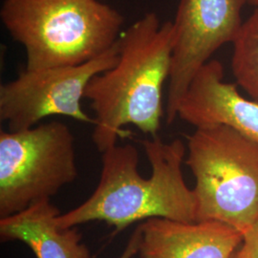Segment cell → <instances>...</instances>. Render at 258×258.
Masks as SVG:
<instances>
[{"mask_svg":"<svg viewBox=\"0 0 258 258\" xmlns=\"http://www.w3.org/2000/svg\"><path fill=\"white\" fill-rule=\"evenodd\" d=\"M152 168L150 178L139 173V153L131 145L114 146L102 152V173L92 195L74 210L60 213L56 225L75 228L87 222L103 221L115 233L135 222L150 218L196 222L197 200L184 182L182 165L185 146L176 139L159 137L142 142Z\"/></svg>","mask_w":258,"mask_h":258,"instance_id":"obj_1","label":"cell"},{"mask_svg":"<svg viewBox=\"0 0 258 258\" xmlns=\"http://www.w3.org/2000/svg\"><path fill=\"white\" fill-rule=\"evenodd\" d=\"M116 64L93 77L84 93L95 112L93 143L100 152L117 145L124 125L158 137L164 116L163 86L169 79L173 24L147 13L119 37Z\"/></svg>","mask_w":258,"mask_h":258,"instance_id":"obj_2","label":"cell"},{"mask_svg":"<svg viewBox=\"0 0 258 258\" xmlns=\"http://www.w3.org/2000/svg\"><path fill=\"white\" fill-rule=\"evenodd\" d=\"M0 18L24 47L28 70L92 60L118 41L124 21L100 0H4Z\"/></svg>","mask_w":258,"mask_h":258,"instance_id":"obj_3","label":"cell"},{"mask_svg":"<svg viewBox=\"0 0 258 258\" xmlns=\"http://www.w3.org/2000/svg\"><path fill=\"white\" fill-rule=\"evenodd\" d=\"M186 139L196 222H222L244 236L258 221L257 143L224 124L195 128Z\"/></svg>","mask_w":258,"mask_h":258,"instance_id":"obj_4","label":"cell"},{"mask_svg":"<svg viewBox=\"0 0 258 258\" xmlns=\"http://www.w3.org/2000/svg\"><path fill=\"white\" fill-rule=\"evenodd\" d=\"M77 176L74 135L63 122L0 132V218L50 200Z\"/></svg>","mask_w":258,"mask_h":258,"instance_id":"obj_5","label":"cell"},{"mask_svg":"<svg viewBox=\"0 0 258 258\" xmlns=\"http://www.w3.org/2000/svg\"><path fill=\"white\" fill-rule=\"evenodd\" d=\"M118 41L102 55L75 66L28 70L17 79L0 86V120L10 131L31 128L49 116H64L94 123L82 107L89 82L116 64L119 58Z\"/></svg>","mask_w":258,"mask_h":258,"instance_id":"obj_6","label":"cell"},{"mask_svg":"<svg viewBox=\"0 0 258 258\" xmlns=\"http://www.w3.org/2000/svg\"><path fill=\"white\" fill-rule=\"evenodd\" d=\"M248 0H180L173 24V51L166 120L177 118L179 104L195 75L222 45L234 40Z\"/></svg>","mask_w":258,"mask_h":258,"instance_id":"obj_7","label":"cell"},{"mask_svg":"<svg viewBox=\"0 0 258 258\" xmlns=\"http://www.w3.org/2000/svg\"><path fill=\"white\" fill-rule=\"evenodd\" d=\"M177 118L195 128L224 124L258 144V102L224 82V67L209 60L197 72L179 104Z\"/></svg>","mask_w":258,"mask_h":258,"instance_id":"obj_8","label":"cell"},{"mask_svg":"<svg viewBox=\"0 0 258 258\" xmlns=\"http://www.w3.org/2000/svg\"><path fill=\"white\" fill-rule=\"evenodd\" d=\"M140 258H232L243 234L222 222L150 218L140 225Z\"/></svg>","mask_w":258,"mask_h":258,"instance_id":"obj_9","label":"cell"},{"mask_svg":"<svg viewBox=\"0 0 258 258\" xmlns=\"http://www.w3.org/2000/svg\"><path fill=\"white\" fill-rule=\"evenodd\" d=\"M59 214V210L45 200L0 218L1 241H21L37 258H92L77 229H61L56 225Z\"/></svg>","mask_w":258,"mask_h":258,"instance_id":"obj_10","label":"cell"},{"mask_svg":"<svg viewBox=\"0 0 258 258\" xmlns=\"http://www.w3.org/2000/svg\"><path fill=\"white\" fill-rule=\"evenodd\" d=\"M232 45L231 70L236 84L258 102V8L243 21Z\"/></svg>","mask_w":258,"mask_h":258,"instance_id":"obj_11","label":"cell"},{"mask_svg":"<svg viewBox=\"0 0 258 258\" xmlns=\"http://www.w3.org/2000/svg\"><path fill=\"white\" fill-rule=\"evenodd\" d=\"M232 258H258V221L244 234L242 247Z\"/></svg>","mask_w":258,"mask_h":258,"instance_id":"obj_12","label":"cell"},{"mask_svg":"<svg viewBox=\"0 0 258 258\" xmlns=\"http://www.w3.org/2000/svg\"><path fill=\"white\" fill-rule=\"evenodd\" d=\"M140 239H141V229L139 226L138 228L133 232L132 236L130 237L128 243L120 258H132L136 254H138Z\"/></svg>","mask_w":258,"mask_h":258,"instance_id":"obj_13","label":"cell"},{"mask_svg":"<svg viewBox=\"0 0 258 258\" xmlns=\"http://www.w3.org/2000/svg\"><path fill=\"white\" fill-rule=\"evenodd\" d=\"M248 3L253 5L255 8H258V0H248Z\"/></svg>","mask_w":258,"mask_h":258,"instance_id":"obj_14","label":"cell"}]
</instances>
